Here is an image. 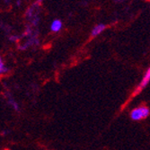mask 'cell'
Masks as SVG:
<instances>
[{"label":"cell","instance_id":"7a4b0ae2","mask_svg":"<svg viewBox=\"0 0 150 150\" xmlns=\"http://www.w3.org/2000/svg\"><path fill=\"white\" fill-rule=\"evenodd\" d=\"M149 81H150V69H147L141 82L139 83V85L138 86V87L136 88V90L134 91V93H133V96H135V95H137L138 93H139L144 88H146L148 84H149Z\"/></svg>","mask_w":150,"mask_h":150},{"label":"cell","instance_id":"277c9868","mask_svg":"<svg viewBox=\"0 0 150 150\" xmlns=\"http://www.w3.org/2000/svg\"><path fill=\"white\" fill-rule=\"evenodd\" d=\"M104 29H105V25H104V24H98V25H96V26H94V28H93V31H92L91 35H92L93 37L97 36V35H99L101 33H103V31H104Z\"/></svg>","mask_w":150,"mask_h":150},{"label":"cell","instance_id":"9c48e42d","mask_svg":"<svg viewBox=\"0 0 150 150\" xmlns=\"http://www.w3.org/2000/svg\"><path fill=\"white\" fill-rule=\"evenodd\" d=\"M42 0H38V2H39V3H40V2H42Z\"/></svg>","mask_w":150,"mask_h":150},{"label":"cell","instance_id":"3957f363","mask_svg":"<svg viewBox=\"0 0 150 150\" xmlns=\"http://www.w3.org/2000/svg\"><path fill=\"white\" fill-rule=\"evenodd\" d=\"M62 28V22L59 19H56V20H54L50 25V29L52 32L54 33H58L61 30Z\"/></svg>","mask_w":150,"mask_h":150},{"label":"cell","instance_id":"8992f818","mask_svg":"<svg viewBox=\"0 0 150 150\" xmlns=\"http://www.w3.org/2000/svg\"><path fill=\"white\" fill-rule=\"evenodd\" d=\"M9 71V69L6 67V65L4 64V61L2 59V57L0 56V75L1 74H5L7 73Z\"/></svg>","mask_w":150,"mask_h":150},{"label":"cell","instance_id":"52a82bcc","mask_svg":"<svg viewBox=\"0 0 150 150\" xmlns=\"http://www.w3.org/2000/svg\"><path fill=\"white\" fill-rule=\"evenodd\" d=\"M10 40H17V37H11Z\"/></svg>","mask_w":150,"mask_h":150},{"label":"cell","instance_id":"5b68a950","mask_svg":"<svg viewBox=\"0 0 150 150\" xmlns=\"http://www.w3.org/2000/svg\"><path fill=\"white\" fill-rule=\"evenodd\" d=\"M7 103H8V104L10 105V106H12V108L13 109V110H15L16 112H19L20 111V107H19V104L13 100L12 97H8L7 98Z\"/></svg>","mask_w":150,"mask_h":150},{"label":"cell","instance_id":"6da1fadb","mask_svg":"<svg viewBox=\"0 0 150 150\" xmlns=\"http://www.w3.org/2000/svg\"><path fill=\"white\" fill-rule=\"evenodd\" d=\"M150 114L149 108L146 106H141L139 108H135L130 112V118L131 120L135 121H139L141 120H144L147 118Z\"/></svg>","mask_w":150,"mask_h":150},{"label":"cell","instance_id":"ba28073f","mask_svg":"<svg viewBox=\"0 0 150 150\" xmlns=\"http://www.w3.org/2000/svg\"><path fill=\"white\" fill-rule=\"evenodd\" d=\"M7 133H8V131L5 130V131H3V132H2V135H3V136H6V135Z\"/></svg>","mask_w":150,"mask_h":150}]
</instances>
